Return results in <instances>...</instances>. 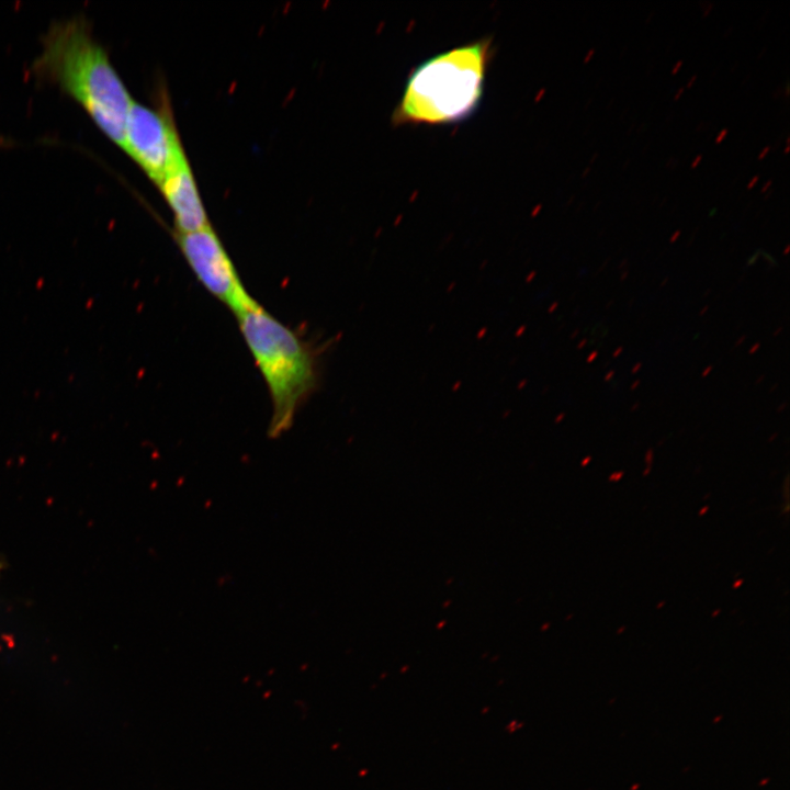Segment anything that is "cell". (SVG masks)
Segmentation results:
<instances>
[{"instance_id": "6da1fadb", "label": "cell", "mask_w": 790, "mask_h": 790, "mask_svg": "<svg viewBox=\"0 0 790 790\" xmlns=\"http://www.w3.org/2000/svg\"><path fill=\"white\" fill-rule=\"evenodd\" d=\"M35 70L72 97L99 128L124 149L133 101L104 49L78 19L52 26Z\"/></svg>"}, {"instance_id": "ffe728a7", "label": "cell", "mask_w": 790, "mask_h": 790, "mask_svg": "<svg viewBox=\"0 0 790 790\" xmlns=\"http://www.w3.org/2000/svg\"><path fill=\"white\" fill-rule=\"evenodd\" d=\"M622 351H623V347H622V346L618 347V348L614 350V352L612 353V357H613V358H617Z\"/></svg>"}, {"instance_id": "f546056e", "label": "cell", "mask_w": 790, "mask_h": 790, "mask_svg": "<svg viewBox=\"0 0 790 790\" xmlns=\"http://www.w3.org/2000/svg\"><path fill=\"white\" fill-rule=\"evenodd\" d=\"M708 308H709L708 306H704V307L700 311L699 315H700V316L703 315V314L708 311Z\"/></svg>"}, {"instance_id": "836d02e7", "label": "cell", "mask_w": 790, "mask_h": 790, "mask_svg": "<svg viewBox=\"0 0 790 790\" xmlns=\"http://www.w3.org/2000/svg\"><path fill=\"white\" fill-rule=\"evenodd\" d=\"M764 379H765V375H760L759 379H758L755 383L758 384V383L761 382Z\"/></svg>"}, {"instance_id": "1f68e13d", "label": "cell", "mask_w": 790, "mask_h": 790, "mask_svg": "<svg viewBox=\"0 0 790 790\" xmlns=\"http://www.w3.org/2000/svg\"><path fill=\"white\" fill-rule=\"evenodd\" d=\"M786 97H789V82L786 84Z\"/></svg>"}, {"instance_id": "cb8c5ba5", "label": "cell", "mask_w": 790, "mask_h": 790, "mask_svg": "<svg viewBox=\"0 0 790 790\" xmlns=\"http://www.w3.org/2000/svg\"><path fill=\"white\" fill-rule=\"evenodd\" d=\"M745 339H746V336H745V335H743V336H742V337H741V338H740L738 340H736V342H735V347H737V346L742 345V343H743V341H744Z\"/></svg>"}, {"instance_id": "7a4b0ae2", "label": "cell", "mask_w": 790, "mask_h": 790, "mask_svg": "<svg viewBox=\"0 0 790 790\" xmlns=\"http://www.w3.org/2000/svg\"><path fill=\"white\" fill-rule=\"evenodd\" d=\"M490 38L435 55L413 69L394 114L395 124H452L472 115L483 97Z\"/></svg>"}, {"instance_id": "e575fe53", "label": "cell", "mask_w": 790, "mask_h": 790, "mask_svg": "<svg viewBox=\"0 0 790 790\" xmlns=\"http://www.w3.org/2000/svg\"><path fill=\"white\" fill-rule=\"evenodd\" d=\"M639 407V403H635L634 406L631 408V410H635Z\"/></svg>"}, {"instance_id": "484cf974", "label": "cell", "mask_w": 790, "mask_h": 790, "mask_svg": "<svg viewBox=\"0 0 790 790\" xmlns=\"http://www.w3.org/2000/svg\"><path fill=\"white\" fill-rule=\"evenodd\" d=\"M786 406H787V403H782L781 405H779V407L777 408V413L782 411L786 408Z\"/></svg>"}, {"instance_id": "277c9868", "label": "cell", "mask_w": 790, "mask_h": 790, "mask_svg": "<svg viewBox=\"0 0 790 790\" xmlns=\"http://www.w3.org/2000/svg\"><path fill=\"white\" fill-rule=\"evenodd\" d=\"M176 237L198 281L235 315L258 304L244 286L232 259L211 226L177 233Z\"/></svg>"}, {"instance_id": "74e56055", "label": "cell", "mask_w": 790, "mask_h": 790, "mask_svg": "<svg viewBox=\"0 0 790 790\" xmlns=\"http://www.w3.org/2000/svg\"><path fill=\"white\" fill-rule=\"evenodd\" d=\"M777 386H778V384H775V385L770 388V392L775 391Z\"/></svg>"}, {"instance_id": "e0dca14e", "label": "cell", "mask_w": 790, "mask_h": 790, "mask_svg": "<svg viewBox=\"0 0 790 790\" xmlns=\"http://www.w3.org/2000/svg\"><path fill=\"white\" fill-rule=\"evenodd\" d=\"M641 368H642V362H637V363L632 368L631 373H632V374L637 373V372L641 370Z\"/></svg>"}, {"instance_id": "8fae6325", "label": "cell", "mask_w": 790, "mask_h": 790, "mask_svg": "<svg viewBox=\"0 0 790 790\" xmlns=\"http://www.w3.org/2000/svg\"><path fill=\"white\" fill-rule=\"evenodd\" d=\"M594 54H595V48H590L584 58V63H588L591 59V57L594 56Z\"/></svg>"}, {"instance_id": "2e32d148", "label": "cell", "mask_w": 790, "mask_h": 790, "mask_svg": "<svg viewBox=\"0 0 790 790\" xmlns=\"http://www.w3.org/2000/svg\"><path fill=\"white\" fill-rule=\"evenodd\" d=\"M759 347H760V342H756L755 345L752 346L748 353L754 354L759 349Z\"/></svg>"}, {"instance_id": "44dd1931", "label": "cell", "mask_w": 790, "mask_h": 790, "mask_svg": "<svg viewBox=\"0 0 790 790\" xmlns=\"http://www.w3.org/2000/svg\"><path fill=\"white\" fill-rule=\"evenodd\" d=\"M771 183H772V180H768L761 188V192L763 193L766 192L768 190V188L771 185Z\"/></svg>"}, {"instance_id": "4316f807", "label": "cell", "mask_w": 790, "mask_h": 790, "mask_svg": "<svg viewBox=\"0 0 790 790\" xmlns=\"http://www.w3.org/2000/svg\"><path fill=\"white\" fill-rule=\"evenodd\" d=\"M586 343H587V339H583V340L578 343L577 348H578V349H582Z\"/></svg>"}, {"instance_id": "7c38bea8", "label": "cell", "mask_w": 790, "mask_h": 790, "mask_svg": "<svg viewBox=\"0 0 790 790\" xmlns=\"http://www.w3.org/2000/svg\"><path fill=\"white\" fill-rule=\"evenodd\" d=\"M702 160V155H698L691 162V169H695Z\"/></svg>"}, {"instance_id": "d6986e66", "label": "cell", "mask_w": 790, "mask_h": 790, "mask_svg": "<svg viewBox=\"0 0 790 790\" xmlns=\"http://www.w3.org/2000/svg\"><path fill=\"white\" fill-rule=\"evenodd\" d=\"M684 91H685V87H680V88L678 89V91L675 93L674 99H675V100H678V99L680 98V95L682 94Z\"/></svg>"}, {"instance_id": "4dcf8cb0", "label": "cell", "mask_w": 790, "mask_h": 790, "mask_svg": "<svg viewBox=\"0 0 790 790\" xmlns=\"http://www.w3.org/2000/svg\"><path fill=\"white\" fill-rule=\"evenodd\" d=\"M789 249H790V245H787L786 248H785V250H783V255H788Z\"/></svg>"}, {"instance_id": "d6a6232c", "label": "cell", "mask_w": 790, "mask_h": 790, "mask_svg": "<svg viewBox=\"0 0 790 790\" xmlns=\"http://www.w3.org/2000/svg\"><path fill=\"white\" fill-rule=\"evenodd\" d=\"M589 171H590V167L588 166V167L585 169V171L583 172V177H585V176L587 174V172L589 173Z\"/></svg>"}, {"instance_id": "4fadbf2b", "label": "cell", "mask_w": 790, "mask_h": 790, "mask_svg": "<svg viewBox=\"0 0 790 790\" xmlns=\"http://www.w3.org/2000/svg\"><path fill=\"white\" fill-rule=\"evenodd\" d=\"M597 357H598V351H597V350H594V351H591L590 354L587 357V360H586V361H587L588 363H590V362H592Z\"/></svg>"}, {"instance_id": "83f0119b", "label": "cell", "mask_w": 790, "mask_h": 790, "mask_svg": "<svg viewBox=\"0 0 790 790\" xmlns=\"http://www.w3.org/2000/svg\"><path fill=\"white\" fill-rule=\"evenodd\" d=\"M628 274H629V272H628L627 270L623 271V273L621 274V278H620L621 281L625 280V278L628 276Z\"/></svg>"}, {"instance_id": "8992f818", "label": "cell", "mask_w": 790, "mask_h": 790, "mask_svg": "<svg viewBox=\"0 0 790 790\" xmlns=\"http://www.w3.org/2000/svg\"><path fill=\"white\" fill-rule=\"evenodd\" d=\"M158 185L174 214L177 233L210 226L188 161L170 171Z\"/></svg>"}, {"instance_id": "ba28073f", "label": "cell", "mask_w": 790, "mask_h": 790, "mask_svg": "<svg viewBox=\"0 0 790 790\" xmlns=\"http://www.w3.org/2000/svg\"><path fill=\"white\" fill-rule=\"evenodd\" d=\"M729 129L723 128L715 138V144H720L726 136H727Z\"/></svg>"}, {"instance_id": "5bb4252c", "label": "cell", "mask_w": 790, "mask_h": 790, "mask_svg": "<svg viewBox=\"0 0 790 790\" xmlns=\"http://www.w3.org/2000/svg\"><path fill=\"white\" fill-rule=\"evenodd\" d=\"M681 66H682V60H681V59L678 60V61H676V65H675V66L673 67V69H672V74H673V75L677 74Z\"/></svg>"}, {"instance_id": "d4e9b609", "label": "cell", "mask_w": 790, "mask_h": 790, "mask_svg": "<svg viewBox=\"0 0 790 790\" xmlns=\"http://www.w3.org/2000/svg\"><path fill=\"white\" fill-rule=\"evenodd\" d=\"M640 383H641V381H640V380H636V381H634V383H633V384H631V387H630V390H631V391L635 390V388H636V387H637V386L640 385Z\"/></svg>"}, {"instance_id": "9c48e42d", "label": "cell", "mask_w": 790, "mask_h": 790, "mask_svg": "<svg viewBox=\"0 0 790 790\" xmlns=\"http://www.w3.org/2000/svg\"><path fill=\"white\" fill-rule=\"evenodd\" d=\"M758 180H759V176L758 174L754 176L751 179V181L748 182V184L746 185V188L752 189L757 183Z\"/></svg>"}, {"instance_id": "5b68a950", "label": "cell", "mask_w": 790, "mask_h": 790, "mask_svg": "<svg viewBox=\"0 0 790 790\" xmlns=\"http://www.w3.org/2000/svg\"><path fill=\"white\" fill-rule=\"evenodd\" d=\"M124 150L157 184L187 161L167 115L135 102L128 112Z\"/></svg>"}, {"instance_id": "ac0fdd59", "label": "cell", "mask_w": 790, "mask_h": 790, "mask_svg": "<svg viewBox=\"0 0 790 790\" xmlns=\"http://www.w3.org/2000/svg\"><path fill=\"white\" fill-rule=\"evenodd\" d=\"M614 373H616L614 370H610V371L605 375V379H603V380H605V381H610V380L612 379V376L614 375Z\"/></svg>"}, {"instance_id": "9a60e30c", "label": "cell", "mask_w": 790, "mask_h": 790, "mask_svg": "<svg viewBox=\"0 0 790 790\" xmlns=\"http://www.w3.org/2000/svg\"><path fill=\"white\" fill-rule=\"evenodd\" d=\"M680 233H681V232H680L679 229L676 230V232L670 236L669 242H675V241L678 239V237L680 236Z\"/></svg>"}, {"instance_id": "3957f363", "label": "cell", "mask_w": 790, "mask_h": 790, "mask_svg": "<svg viewBox=\"0 0 790 790\" xmlns=\"http://www.w3.org/2000/svg\"><path fill=\"white\" fill-rule=\"evenodd\" d=\"M236 317L267 384L272 403L268 436L276 439L291 429L301 405L316 388L315 353L259 303Z\"/></svg>"}, {"instance_id": "52a82bcc", "label": "cell", "mask_w": 790, "mask_h": 790, "mask_svg": "<svg viewBox=\"0 0 790 790\" xmlns=\"http://www.w3.org/2000/svg\"><path fill=\"white\" fill-rule=\"evenodd\" d=\"M700 4L703 10V16H707L712 11L713 3L706 1V2H701Z\"/></svg>"}, {"instance_id": "7402d4cb", "label": "cell", "mask_w": 790, "mask_h": 790, "mask_svg": "<svg viewBox=\"0 0 790 790\" xmlns=\"http://www.w3.org/2000/svg\"><path fill=\"white\" fill-rule=\"evenodd\" d=\"M712 369H713L712 365L707 366L706 370L701 374L702 377H706L712 371Z\"/></svg>"}, {"instance_id": "603a6c76", "label": "cell", "mask_w": 790, "mask_h": 790, "mask_svg": "<svg viewBox=\"0 0 790 790\" xmlns=\"http://www.w3.org/2000/svg\"><path fill=\"white\" fill-rule=\"evenodd\" d=\"M696 79H697V75H693V76L689 79V81L687 82V86H686V87H687V88H690V87L692 86V83H695Z\"/></svg>"}, {"instance_id": "d590c367", "label": "cell", "mask_w": 790, "mask_h": 790, "mask_svg": "<svg viewBox=\"0 0 790 790\" xmlns=\"http://www.w3.org/2000/svg\"><path fill=\"white\" fill-rule=\"evenodd\" d=\"M667 281H668V278H665L663 283L661 284V286H664Z\"/></svg>"}, {"instance_id": "8d00e7d4", "label": "cell", "mask_w": 790, "mask_h": 790, "mask_svg": "<svg viewBox=\"0 0 790 790\" xmlns=\"http://www.w3.org/2000/svg\"><path fill=\"white\" fill-rule=\"evenodd\" d=\"M789 149H790V148H789V145H787L786 148H785V153H786V154L789 153Z\"/></svg>"}, {"instance_id": "30bf717a", "label": "cell", "mask_w": 790, "mask_h": 790, "mask_svg": "<svg viewBox=\"0 0 790 790\" xmlns=\"http://www.w3.org/2000/svg\"><path fill=\"white\" fill-rule=\"evenodd\" d=\"M769 150H770L769 146L764 147L758 155V159L761 160L763 158H765Z\"/></svg>"}, {"instance_id": "f1b7e54d", "label": "cell", "mask_w": 790, "mask_h": 790, "mask_svg": "<svg viewBox=\"0 0 790 790\" xmlns=\"http://www.w3.org/2000/svg\"><path fill=\"white\" fill-rule=\"evenodd\" d=\"M782 329H783V328H782L781 326L778 327V329H777L776 331H774V336H775V337L778 336L779 332L782 331Z\"/></svg>"}]
</instances>
